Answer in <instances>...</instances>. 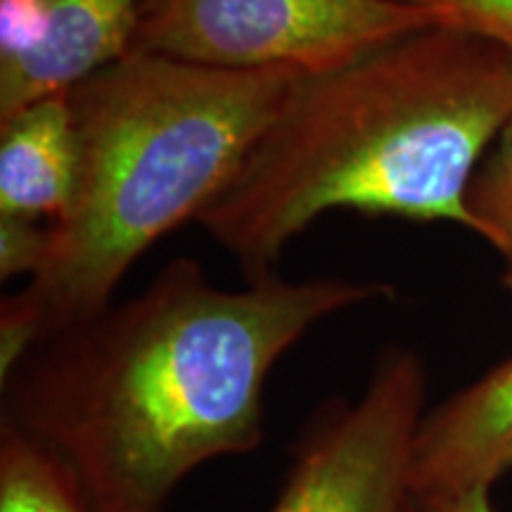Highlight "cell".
<instances>
[{
	"label": "cell",
	"mask_w": 512,
	"mask_h": 512,
	"mask_svg": "<svg viewBox=\"0 0 512 512\" xmlns=\"http://www.w3.org/2000/svg\"><path fill=\"white\" fill-rule=\"evenodd\" d=\"M408 512H430V510H425V508H422V505H420V503L415 501V498H413V505H411V510H408Z\"/></svg>",
	"instance_id": "5bb4252c"
},
{
	"label": "cell",
	"mask_w": 512,
	"mask_h": 512,
	"mask_svg": "<svg viewBox=\"0 0 512 512\" xmlns=\"http://www.w3.org/2000/svg\"><path fill=\"white\" fill-rule=\"evenodd\" d=\"M425 10L437 27L477 36L512 55V0H403Z\"/></svg>",
	"instance_id": "8fae6325"
},
{
	"label": "cell",
	"mask_w": 512,
	"mask_h": 512,
	"mask_svg": "<svg viewBox=\"0 0 512 512\" xmlns=\"http://www.w3.org/2000/svg\"><path fill=\"white\" fill-rule=\"evenodd\" d=\"M53 223L0 214V278H36L50 254Z\"/></svg>",
	"instance_id": "7c38bea8"
},
{
	"label": "cell",
	"mask_w": 512,
	"mask_h": 512,
	"mask_svg": "<svg viewBox=\"0 0 512 512\" xmlns=\"http://www.w3.org/2000/svg\"><path fill=\"white\" fill-rule=\"evenodd\" d=\"M0 512H95V508L53 453L0 422Z\"/></svg>",
	"instance_id": "9c48e42d"
},
{
	"label": "cell",
	"mask_w": 512,
	"mask_h": 512,
	"mask_svg": "<svg viewBox=\"0 0 512 512\" xmlns=\"http://www.w3.org/2000/svg\"><path fill=\"white\" fill-rule=\"evenodd\" d=\"M387 297L339 275L226 290L176 256L133 297L43 339L0 382V422L53 453L95 512H164L197 467L261 446L266 382L294 344Z\"/></svg>",
	"instance_id": "6da1fadb"
},
{
	"label": "cell",
	"mask_w": 512,
	"mask_h": 512,
	"mask_svg": "<svg viewBox=\"0 0 512 512\" xmlns=\"http://www.w3.org/2000/svg\"><path fill=\"white\" fill-rule=\"evenodd\" d=\"M510 119V53L456 29L415 31L304 76L197 223L247 283L275 275L328 211L475 233L467 188Z\"/></svg>",
	"instance_id": "7a4b0ae2"
},
{
	"label": "cell",
	"mask_w": 512,
	"mask_h": 512,
	"mask_svg": "<svg viewBox=\"0 0 512 512\" xmlns=\"http://www.w3.org/2000/svg\"><path fill=\"white\" fill-rule=\"evenodd\" d=\"M467 209L475 235L501 256V283L512 297V119L472 176Z\"/></svg>",
	"instance_id": "30bf717a"
},
{
	"label": "cell",
	"mask_w": 512,
	"mask_h": 512,
	"mask_svg": "<svg viewBox=\"0 0 512 512\" xmlns=\"http://www.w3.org/2000/svg\"><path fill=\"white\" fill-rule=\"evenodd\" d=\"M79 143L69 93L0 119V214L57 223L74 202Z\"/></svg>",
	"instance_id": "ba28073f"
},
{
	"label": "cell",
	"mask_w": 512,
	"mask_h": 512,
	"mask_svg": "<svg viewBox=\"0 0 512 512\" xmlns=\"http://www.w3.org/2000/svg\"><path fill=\"white\" fill-rule=\"evenodd\" d=\"M143 0H0V119L133 50Z\"/></svg>",
	"instance_id": "8992f818"
},
{
	"label": "cell",
	"mask_w": 512,
	"mask_h": 512,
	"mask_svg": "<svg viewBox=\"0 0 512 512\" xmlns=\"http://www.w3.org/2000/svg\"><path fill=\"white\" fill-rule=\"evenodd\" d=\"M306 74L128 53L69 91L79 181L41 273L15 294L41 342L114 302L164 235L197 221Z\"/></svg>",
	"instance_id": "3957f363"
},
{
	"label": "cell",
	"mask_w": 512,
	"mask_h": 512,
	"mask_svg": "<svg viewBox=\"0 0 512 512\" xmlns=\"http://www.w3.org/2000/svg\"><path fill=\"white\" fill-rule=\"evenodd\" d=\"M512 475V358L486 370L430 413L413 451L411 491L420 505L491 491Z\"/></svg>",
	"instance_id": "52a82bcc"
},
{
	"label": "cell",
	"mask_w": 512,
	"mask_h": 512,
	"mask_svg": "<svg viewBox=\"0 0 512 512\" xmlns=\"http://www.w3.org/2000/svg\"><path fill=\"white\" fill-rule=\"evenodd\" d=\"M422 508L430 512H494L491 491H475V494L453 498V501L439 505H422Z\"/></svg>",
	"instance_id": "4fadbf2b"
},
{
	"label": "cell",
	"mask_w": 512,
	"mask_h": 512,
	"mask_svg": "<svg viewBox=\"0 0 512 512\" xmlns=\"http://www.w3.org/2000/svg\"><path fill=\"white\" fill-rule=\"evenodd\" d=\"M425 396L422 358L401 344L384 347L354 401H325L306 422L268 512L411 510Z\"/></svg>",
	"instance_id": "5b68a950"
},
{
	"label": "cell",
	"mask_w": 512,
	"mask_h": 512,
	"mask_svg": "<svg viewBox=\"0 0 512 512\" xmlns=\"http://www.w3.org/2000/svg\"><path fill=\"white\" fill-rule=\"evenodd\" d=\"M430 27L437 22L403 0H143L133 50L228 72L316 76Z\"/></svg>",
	"instance_id": "277c9868"
}]
</instances>
